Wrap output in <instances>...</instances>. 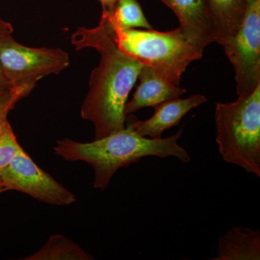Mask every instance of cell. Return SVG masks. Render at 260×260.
Listing matches in <instances>:
<instances>
[{"label":"cell","mask_w":260,"mask_h":260,"mask_svg":"<svg viewBox=\"0 0 260 260\" xmlns=\"http://www.w3.org/2000/svg\"><path fill=\"white\" fill-rule=\"evenodd\" d=\"M13 30H14V29H13L11 23L0 19V38L12 35Z\"/></svg>","instance_id":"17"},{"label":"cell","mask_w":260,"mask_h":260,"mask_svg":"<svg viewBox=\"0 0 260 260\" xmlns=\"http://www.w3.org/2000/svg\"><path fill=\"white\" fill-rule=\"evenodd\" d=\"M76 50L93 48L101 59L89 80V91L80 115L95 129L94 140L125 127L124 108L143 64L126 55L114 42L105 19L93 28H78L71 37Z\"/></svg>","instance_id":"1"},{"label":"cell","mask_w":260,"mask_h":260,"mask_svg":"<svg viewBox=\"0 0 260 260\" xmlns=\"http://www.w3.org/2000/svg\"><path fill=\"white\" fill-rule=\"evenodd\" d=\"M36 85L12 87L0 93V126L8 120L10 111L20 100L31 93Z\"/></svg>","instance_id":"16"},{"label":"cell","mask_w":260,"mask_h":260,"mask_svg":"<svg viewBox=\"0 0 260 260\" xmlns=\"http://www.w3.org/2000/svg\"><path fill=\"white\" fill-rule=\"evenodd\" d=\"M215 121L224 161L260 177V85L236 102L218 103Z\"/></svg>","instance_id":"4"},{"label":"cell","mask_w":260,"mask_h":260,"mask_svg":"<svg viewBox=\"0 0 260 260\" xmlns=\"http://www.w3.org/2000/svg\"><path fill=\"white\" fill-rule=\"evenodd\" d=\"M0 183L6 191H20L47 204L64 206L76 201L75 195L35 164L23 148L0 172Z\"/></svg>","instance_id":"7"},{"label":"cell","mask_w":260,"mask_h":260,"mask_svg":"<svg viewBox=\"0 0 260 260\" xmlns=\"http://www.w3.org/2000/svg\"><path fill=\"white\" fill-rule=\"evenodd\" d=\"M213 20L215 42L223 46L230 42L240 26L247 0H206Z\"/></svg>","instance_id":"12"},{"label":"cell","mask_w":260,"mask_h":260,"mask_svg":"<svg viewBox=\"0 0 260 260\" xmlns=\"http://www.w3.org/2000/svg\"><path fill=\"white\" fill-rule=\"evenodd\" d=\"M102 17L119 50L174 85L179 86L187 67L203 55V49L193 44L180 28L168 32L124 28L105 12Z\"/></svg>","instance_id":"3"},{"label":"cell","mask_w":260,"mask_h":260,"mask_svg":"<svg viewBox=\"0 0 260 260\" xmlns=\"http://www.w3.org/2000/svg\"><path fill=\"white\" fill-rule=\"evenodd\" d=\"M70 63L62 49L26 47L12 35L0 38V72L11 86L37 85L42 78L64 71Z\"/></svg>","instance_id":"5"},{"label":"cell","mask_w":260,"mask_h":260,"mask_svg":"<svg viewBox=\"0 0 260 260\" xmlns=\"http://www.w3.org/2000/svg\"><path fill=\"white\" fill-rule=\"evenodd\" d=\"M212 259L259 260V230L232 227L219 239L217 256Z\"/></svg>","instance_id":"11"},{"label":"cell","mask_w":260,"mask_h":260,"mask_svg":"<svg viewBox=\"0 0 260 260\" xmlns=\"http://www.w3.org/2000/svg\"><path fill=\"white\" fill-rule=\"evenodd\" d=\"M6 191V189H5V188L0 187V194H1V193H3V191Z\"/></svg>","instance_id":"20"},{"label":"cell","mask_w":260,"mask_h":260,"mask_svg":"<svg viewBox=\"0 0 260 260\" xmlns=\"http://www.w3.org/2000/svg\"><path fill=\"white\" fill-rule=\"evenodd\" d=\"M102 5L103 10H112L118 0H99Z\"/></svg>","instance_id":"18"},{"label":"cell","mask_w":260,"mask_h":260,"mask_svg":"<svg viewBox=\"0 0 260 260\" xmlns=\"http://www.w3.org/2000/svg\"><path fill=\"white\" fill-rule=\"evenodd\" d=\"M0 187H3V186H2L1 183H0Z\"/></svg>","instance_id":"21"},{"label":"cell","mask_w":260,"mask_h":260,"mask_svg":"<svg viewBox=\"0 0 260 260\" xmlns=\"http://www.w3.org/2000/svg\"><path fill=\"white\" fill-rule=\"evenodd\" d=\"M103 12L107 13L112 20L122 28L153 29L137 0H118L112 10Z\"/></svg>","instance_id":"14"},{"label":"cell","mask_w":260,"mask_h":260,"mask_svg":"<svg viewBox=\"0 0 260 260\" xmlns=\"http://www.w3.org/2000/svg\"><path fill=\"white\" fill-rule=\"evenodd\" d=\"M93 256L68 238L56 234L31 255L24 260H92Z\"/></svg>","instance_id":"13"},{"label":"cell","mask_w":260,"mask_h":260,"mask_svg":"<svg viewBox=\"0 0 260 260\" xmlns=\"http://www.w3.org/2000/svg\"><path fill=\"white\" fill-rule=\"evenodd\" d=\"M179 19V28L193 44L204 51L215 42L213 20L206 0H160Z\"/></svg>","instance_id":"9"},{"label":"cell","mask_w":260,"mask_h":260,"mask_svg":"<svg viewBox=\"0 0 260 260\" xmlns=\"http://www.w3.org/2000/svg\"><path fill=\"white\" fill-rule=\"evenodd\" d=\"M182 133L181 128L172 136L152 139L137 134L127 124L124 129L90 143L68 138L58 140L54 150L65 160L83 161L91 166L93 186L104 191L119 169L138 162L145 157L173 156L184 164L190 161L189 153L179 144Z\"/></svg>","instance_id":"2"},{"label":"cell","mask_w":260,"mask_h":260,"mask_svg":"<svg viewBox=\"0 0 260 260\" xmlns=\"http://www.w3.org/2000/svg\"><path fill=\"white\" fill-rule=\"evenodd\" d=\"M11 85L8 83V82L5 80L3 75H2L1 72H0V93L7 90V89L12 88Z\"/></svg>","instance_id":"19"},{"label":"cell","mask_w":260,"mask_h":260,"mask_svg":"<svg viewBox=\"0 0 260 260\" xmlns=\"http://www.w3.org/2000/svg\"><path fill=\"white\" fill-rule=\"evenodd\" d=\"M205 102L207 98L201 94L191 95L186 99H172L154 107L155 113L146 120L133 119L128 124L140 136L160 139L166 130L178 125L186 114Z\"/></svg>","instance_id":"8"},{"label":"cell","mask_w":260,"mask_h":260,"mask_svg":"<svg viewBox=\"0 0 260 260\" xmlns=\"http://www.w3.org/2000/svg\"><path fill=\"white\" fill-rule=\"evenodd\" d=\"M22 147L7 121L0 126V172L9 165Z\"/></svg>","instance_id":"15"},{"label":"cell","mask_w":260,"mask_h":260,"mask_svg":"<svg viewBox=\"0 0 260 260\" xmlns=\"http://www.w3.org/2000/svg\"><path fill=\"white\" fill-rule=\"evenodd\" d=\"M222 47L235 72L238 96L249 95L260 85V0H247L240 26Z\"/></svg>","instance_id":"6"},{"label":"cell","mask_w":260,"mask_h":260,"mask_svg":"<svg viewBox=\"0 0 260 260\" xmlns=\"http://www.w3.org/2000/svg\"><path fill=\"white\" fill-rule=\"evenodd\" d=\"M138 79L139 85L124 108L126 116L144 108H154L167 101L178 99L186 92L185 88L171 83L152 68L144 65L142 67Z\"/></svg>","instance_id":"10"}]
</instances>
